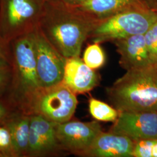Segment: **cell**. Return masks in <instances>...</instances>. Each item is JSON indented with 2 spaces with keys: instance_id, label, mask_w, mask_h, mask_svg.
Returning <instances> with one entry per match:
<instances>
[{
  "instance_id": "obj_1",
  "label": "cell",
  "mask_w": 157,
  "mask_h": 157,
  "mask_svg": "<svg viewBox=\"0 0 157 157\" xmlns=\"http://www.w3.org/2000/svg\"><path fill=\"white\" fill-rule=\"evenodd\" d=\"M102 21L76 6L45 0L38 28L62 56H79L84 41Z\"/></svg>"
},
{
  "instance_id": "obj_2",
  "label": "cell",
  "mask_w": 157,
  "mask_h": 157,
  "mask_svg": "<svg viewBox=\"0 0 157 157\" xmlns=\"http://www.w3.org/2000/svg\"><path fill=\"white\" fill-rule=\"evenodd\" d=\"M107 89V95L118 111H157V64L126 71Z\"/></svg>"
},
{
  "instance_id": "obj_3",
  "label": "cell",
  "mask_w": 157,
  "mask_h": 157,
  "mask_svg": "<svg viewBox=\"0 0 157 157\" xmlns=\"http://www.w3.org/2000/svg\"><path fill=\"white\" fill-rule=\"evenodd\" d=\"M33 32L21 36L10 43L12 71L10 95L17 108L26 113L34 95L41 88L36 69Z\"/></svg>"
},
{
  "instance_id": "obj_4",
  "label": "cell",
  "mask_w": 157,
  "mask_h": 157,
  "mask_svg": "<svg viewBox=\"0 0 157 157\" xmlns=\"http://www.w3.org/2000/svg\"><path fill=\"white\" fill-rule=\"evenodd\" d=\"M45 0H0V33L8 43L37 28Z\"/></svg>"
},
{
  "instance_id": "obj_5",
  "label": "cell",
  "mask_w": 157,
  "mask_h": 157,
  "mask_svg": "<svg viewBox=\"0 0 157 157\" xmlns=\"http://www.w3.org/2000/svg\"><path fill=\"white\" fill-rule=\"evenodd\" d=\"M77 105L76 94L62 82L48 87H41L30 101L27 113L40 115L60 124L72 119Z\"/></svg>"
},
{
  "instance_id": "obj_6",
  "label": "cell",
  "mask_w": 157,
  "mask_h": 157,
  "mask_svg": "<svg viewBox=\"0 0 157 157\" xmlns=\"http://www.w3.org/2000/svg\"><path fill=\"white\" fill-rule=\"evenodd\" d=\"M157 21V12L149 10L124 12L103 20L90 37L93 43H101L136 34H144Z\"/></svg>"
},
{
  "instance_id": "obj_7",
  "label": "cell",
  "mask_w": 157,
  "mask_h": 157,
  "mask_svg": "<svg viewBox=\"0 0 157 157\" xmlns=\"http://www.w3.org/2000/svg\"><path fill=\"white\" fill-rule=\"evenodd\" d=\"M36 69L41 87H48L62 82L66 58L58 52L41 32L34 30Z\"/></svg>"
},
{
  "instance_id": "obj_8",
  "label": "cell",
  "mask_w": 157,
  "mask_h": 157,
  "mask_svg": "<svg viewBox=\"0 0 157 157\" xmlns=\"http://www.w3.org/2000/svg\"><path fill=\"white\" fill-rule=\"evenodd\" d=\"M56 137L64 151L81 156L102 131L97 121L83 122L71 119L56 125Z\"/></svg>"
},
{
  "instance_id": "obj_9",
  "label": "cell",
  "mask_w": 157,
  "mask_h": 157,
  "mask_svg": "<svg viewBox=\"0 0 157 157\" xmlns=\"http://www.w3.org/2000/svg\"><path fill=\"white\" fill-rule=\"evenodd\" d=\"M109 131L124 135L134 141L157 139V111L119 112Z\"/></svg>"
},
{
  "instance_id": "obj_10",
  "label": "cell",
  "mask_w": 157,
  "mask_h": 157,
  "mask_svg": "<svg viewBox=\"0 0 157 157\" xmlns=\"http://www.w3.org/2000/svg\"><path fill=\"white\" fill-rule=\"evenodd\" d=\"M56 125L40 115H32L26 157L56 156L63 151L56 137Z\"/></svg>"
},
{
  "instance_id": "obj_11",
  "label": "cell",
  "mask_w": 157,
  "mask_h": 157,
  "mask_svg": "<svg viewBox=\"0 0 157 157\" xmlns=\"http://www.w3.org/2000/svg\"><path fill=\"white\" fill-rule=\"evenodd\" d=\"M134 146L135 141L124 135L102 130L81 156L133 157Z\"/></svg>"
},
{
  "instance_id": "obj_12",
  "label": "cell",
  "mask_w": 157,
  "mask_h": 157,
  "mask_svg": "<svg viewBox=\"0 0 157 157\" xmlns=\"http://www.w3.org/2000/svg\"><path fill=\"white\" fill-rule=\"evenodd\" d=\"M99 76L79 56L65 59L62 82L76 94L93 90L99 83Z\"/></svg>"
},
{
  "instance_id": "obj_13",
  "label": "cell",
  "mask_w": 157,
  "mask_h": 157,
  "mask_svg": "<svg viewBox=\"0 0 157 157\" xmlns=\"http://www.w3.org/2000/svg\"><path fill=\"white\" fill-rule=\"evenodd\" d=\"M120 55L119 64L126 71L153 63L146 46L144 34H136L113 41Z\"/></svg>"
},
{
  "instance_id": "obj_14",
  "label": "cell",
  "mask_w": 157,
  "mask_h": 157,
  "mask_svg": "<svg viewBox=\"0 0 157 157\" xmlns=\"http://www.w3.org/2000/svg\"><path fill=\"white\" fill-rule=\"evenodd\" d=\"M73 6L102 21L124 12L149 10L145 0H88Z\"/></svg>"
},
{
  "instance_id": "obj_15",
  "label": "cell",
  "mask_w": 157,
  "mask_h": 157,
  "mask_svg": "<svg viewBox=\"0 0 157 157\" xmlns=\"http://www.w3.org/2000/svg\"><path fill=\"white\" fill-rule=\"evenodd\" d=\"M32 115L17 109L2 124L9 131L17 157H26Z\"/></svg>"
},
{
  "instance_id": "obj_16",
  "label": "cell",
  "mask_w": 157,
  "mask_h": 157,
  "mask_svg": "<svg viewBox=\"0 0 157 157\" xmlns=\"http://www.w3.org/2000/svg\"><path fill=\"white\" fill-rule=\"evenodd\" d=\"M89 107L90 114L98 121L115 122L119 116L116 108L94 98H90Z\"/></svg>"
},
{
  "instance_id": "obj_17",
  "label": "cell",
  "mask_w": 157,
  "mask_h": 157,
  "mask_svg": "<svg viewBox=\"0 0 157 157\" xmlns=\"http://www.w3.org/2000/svg\"><path fill=\"white\" fill-rule=\"evenodd\" d=\"M83 60L90 68L95 70L102 67L105 62V55L98 43H93L87 47Z\"/></svg>"
},
{
  "instance_id": "obj_18",
  "label": "cell",
  "mask_w": 157,
  "mask_h": 157,
  "mask_svg": "<svg viewBox=\"0 0 157 157\" xmlns=\"http://www.w3.org/2000/svg\"><path fill=\"white\" fill-rule=\"evenodd\" d=\"M144 35L151 61L153 63L157 64V21L152 25Z\"/></svg>"
},
{
  "instance_id": "obj_19",
  "label": "cell",
  "mask_w": 157,
  "mask_h": 157,
  "mask_svg": "<svg viewBox=\"0 0 157 157\" xmlns=\"http://www.w3.org/2000/svg\"><path fill=\"white\" fill-rule=\"evenodd\" d=\"M0 151L3 157H17L10 133L3 125L0 126Z\"/></svg>"
},
{
  "instance_id": "obj_20",
  "label": "cell",
  "mask_w": 157,
  "mask_h": 157,
  "mask_svg": "<svg viewBox=\"0 0 157 157\" xmlns=\"http://www.w3.org/2000/svg\"><path fill=\"white\" fill-rule=\"evenodd\" d=\"M17 109H19L10 94L0 95V126Z\"/></svg>"
},
{
  "instance_id": "obj_21",
  "label": "cell",
  "mask_w": 157,
  "mask_h": 157,
  "mask_svg": "<svg viewBox=\"0 0 157 157\" xmlns=\"http://www.w3.org/2000/svg\"><path fill=\"white\" fill-rule=\"evenodd\" d=\"M11 65L0 67V95L10 94L11 87Z\"/></svg>"
},
{
  "instance_id": "obj_22",
  "label": "cell",
  "mask_w": 157,
  "mask_h": 157,
  "mask_svg": "<svg viewBox=\"0 0 157 157\" xmlns=\"http://www.w3.org/2000/svg\"><path fill=\"white\" fill-rule=\"evenodd\" d=\"M11 65L10 44L6 41L0 33V67Z\"/></svg>"
},
{
  "instance_id": "obj_23",
  "label": "cell",
  "mask_w": 157,
  "mask_h": 157,
  "mask_svg": "<svg viewBox=\"0 0 157 157\" xmlns=\"http://www.w3.org/2000/svg\"><path fill=\"white\" fill-rule=\"evenodd\" d=\"M63 3L71 6H78L85 2L88 0H58Z\"/></svg>"
},
{
  "instance_id": "obj_24",
  "label": "cell",
  "mask_w": 157,
  "mask_h": 157,
  "mask_svg": "<svg viewBox=\"0 0 157 157\" xmlns=\"http://www.w3.org/2000/svg\"><path fill=\"white\" fill-rule=\"evenodd\" d=\"M145 2L150 10L157 13V0H145Z\"/></svg>"
},
{
  "instance_id": "obj_25",
  "label": "cell",
  "mask_w": 157,
  "mask_h": 157,
  "mask_svg": "<svg viewBox=\"0 0 157 157\" xmlns=\"http://www.w3.org/2000/svg\"><path fill=\"white\" fill-rule=\"evenodd\" d=\"M152 157H157V139H155L152 147Z\"/></svg>"
},
{
  "instance_id": "obj_26",
  "label": "cell",
  "mask_w": 157,
  "mask_h": 157,
  "mask_svg": "<svg viewBox=\"0 0 157 157\" xmlns=\"http://www.w3.org/2000/svg\"><path fill=\"white\" fill-rule=\"evenodd\" d=\"M0 157H3V155H2V154L1 151H0Z\"/></svg>"
}]
</instances>
